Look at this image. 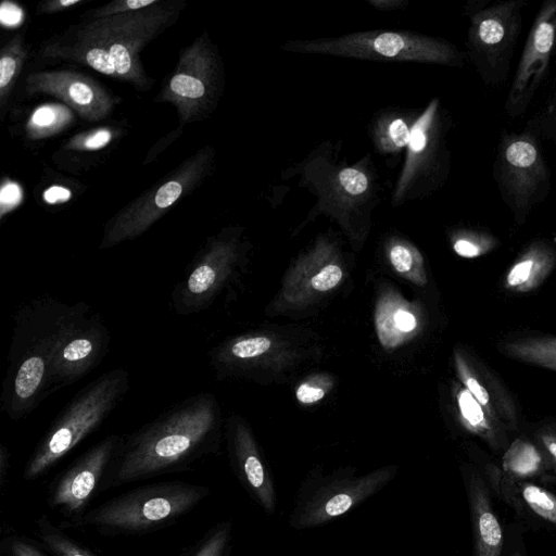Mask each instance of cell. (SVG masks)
<instances>
[{
  "label": "cell",
  "instance_id": "6da1fadb",
  "mask_svg": "<svg viewBox=\"0 0 556 556\" xmlns=\"http://www.w3.org/2000/svg\"><path fill=\"white\" fill-rule=\"evenodd\" d=\"M90 308L83 301L70 305L41 296L16 309L0 394V408L8 418L20 421L47 397L73 384L71 343Z\"/></svg>",
  "mask_w": 556,
  "mask_h": 556
},
{
  "label": "cell",
  "instance_id": "7a4b0ae2",
  "mask_svg": "<svg viewBox=\"0 0 556 556\" xmlns=\"http://www.w3.org/2000/svg\"><path fill=\"white\" fill-rule=\"evenodd\" d=\"M213 394L189 395L137 430L121 435L99 493L126 483L192 470L219 447Z\"/></svg>",
  "mask_w": 556,
  "mask_h": 556
},
{
  "label": "cell",
  "instance_id": "3957f363",
  "mask_svg": "<svg viewBox=\"0 0 556 556\" xmlns=\"http://www.w3.org/2000/svg\"><path fill=\"white\" fill-rule=\"evenodd\" d=\"M177 14L174 5L159 2L136 12L91 18L49 43L42 53L88 65L102 75L146 89L149 81L139 53Z\"/></svg>",
  "mask_w": 556,
  "mask_h": 556
},
{
  "label": "cell",
  "instance_id": "277c9868",
  "mask_svg": "<svg viewBox=\"0 0 556 556\" xmlns=\"http://www.w3.org/2000/svg\"><path fill=\"white\" fill-rule=\"evenodd\" d=\"M211 494L207 486L180 480L146 484L111 497L61 528L91 529L102 535H143L165 529Z\"/></svg>",
  "mask_w": 556,
  "mask_h": 556
},
{
  "label": "cell",
  "instance_id": "5b68a950",
  "mask_svg": "<svg viewBox=\"0 0 556 556\" xmlns=\"http://www.w3.org/2000/svg\"><path fill=\"white\" fill-rule=\"evenodd\" d=\"M129 372L114 368L80 389L52 420L27 459L23 479L47 473L83 440L97 431L130 389Z\"/></svg>",
  "mask_w": 556,
  "mask_h": 556
},
{
  "label": "cell",
  "instance_id": "8992f818",
  "mask_svg": "<svg viewBox=\"0 0 556 556\" xmlns=\"http://www.w3.org/2000/svg\"><path fill=\"white\" fill-rule=\"evenodd\" d=\"M494 178L503 201L515 219L522 223L531 210L545 200L551 188V172L539 138L528 129L502 132Z\"/></svg>",
  "mask_w": 556,
  "mask_h": 556
},
{
  "label": "cell",
  "instance_id": "52a82bcc",
  "mask_svg": "<svg viewBox=\"0 0 556 556\" xmlns=\"http://www.w3.org/2000/svg\"><path fill=\"white\" fill-rule=\"evenodd\" d=\"M525 5V0L483 2L471 17L469 41L472 59L488 86H500L508 77Z\"/></svg>",
  "mask_w": 556,
  "mask_h": 556
},
{
  "label": "cell",
  "instance_id": "ba28073f",
  "mask_svg": "<svg viewBox=\"0 0 556 556\" xmlns=\"http://www.w3.org/2000/svg\"><path fill=\"white\" fill-rule=\"evenodd\" d=\"M207 155L204 150L189 159L164 182L155 186L116 214L105 226L99 249H109L134 240L155 223L184 193L204 176Z\"/></svg>",
  "mask_w": 556,
  "mask_h": 556
},
{
  "label": "cell",
  "instance_id": "9c48e42d",
  "mask_svg": "<svg viewBox=\"0 0 556 556\" xmlns=\"http://www.w3.org/2000/svg\"><path fill=\"white\" fill-rule=\"evenodd\" d=\"M119 434H109L76 458L48 488L47 504L71 522L81 517L99 493L104 475L119 443Z\"/></svg>",
  "mask_w": 556,
  "mask_h": 556
},
{
  "label": "cell",
  "instance_id": "30bf717a",
  "mask_svg": "<svg viewBox=\"0 0 556 556\" xmlns=\"http://www.w3.org/2000/svg\"><path fill=\"white\" fill-rule=\"evenodd\" d=\"M556 51V0H546L538 11L525 42L504 109L508 116L526 112L544 81Z\"/></svg>",
  "mask_w": 556,
  "mask_h": 556
},
{
  "label": "cell",
  "instance_id": "8fae6325",
  "mask_svg": "<svg viewBox=\"0 0 556 556\" xmlns=\"http://www.w3.org/2000/svg\"><path fill=\"white\" fill-rule=\"evenodd\" d=\"M393 473L383 469L357 479L321 482L298 503L290 523L303 530L329 522L382 489Z\"/></svg>",
  "mask_w": 556,
  "mask_h": 556
},
{
  "label": "cell",
  "instance_id": "7c38bea8",
  "mask_svg": "<svg viewBox=\"0 0 556 556\" xmlns=\"http://www.w3.org/2000/svg\"><path fill=\"white\" fill-rule=\"evenodd\" d=\"M231 260L232 251L228 243L220 239L208 240L172 291L174 312L188 316L207 308L229 271Z\"/></svg>",
  "mask_w": 556,
  "mask_h": 556
},
{
  "label": "cell",
  "instance_id": "4fadbf2b",
  "mask_svg": "<svg viewBox=\"0 0 556 556\" xmlns=\"http://www.w3.org/2000/svg\"><path fill=\"white\" fill-rule=\"evenodd\" d=\"M28 93H43L60 99L88 122L106 117L116 101L92 77L71 71L35 72L25 81Z\"/></svg>",
  "mask_w": 556,
  "mask_h": 556
},
{
  "label": "cell",
  "instance_id": "5bb4252c",
  "mask_svg": "<svg viewBox=\"0 0 556 556\" xmlns=\"http://www.w3.org/2000/svg\"><path fill=\"white\" fill-rule=\"evenodd\" d=\"M212 60L203 38H199L180 55L175 72L161 98L176 106L186 123L204 112L208 99Z\"/></svg>",
  "mask_w": 556,
  "mask_h": 556
},
{
  "label": "cell",
  "instance_id": "9a60e30c",
  "mask_svg": "<svg viewBox=\"0 0 556 556\" xmlns=\"http://www.w3.org/2000/svg\"><path fill=\"white\" fill-rule=\"evenodd\" d=\"M229 448L235 473L249 494L266 510L276 508L274 484L261 462L249 435L238 426L229 429Z\"/></svg>",
  "mask_w": 556,
  "mask_h": 556
},
{
  "label": "cell",
  "instance_id": "2e32d148",
  "mask_svg": "<svg viewBox=\"0 0 556 556\" xmlns=\"http://www.w3.org/2000/svg\"><path fill=\"white\" fill-rule=\"evenodd\" d=\"M470 502L477 540V556H501L503 530L481 482H471Z\"/></svg>",
  "mask_w": 556,
  "mask_h": 556
},
{
  "label": "cell",
  "instance_id": "e0dca14e",
  "mask_svg": "<svg viewBox=\"0 0 556 556\" xmlns=\"http://www.w3.org/2000/svg\"><path fill=\"white\" fill-rule=\"evenodd\" d=\"M35 527L39 545L51 556H97L87 546L67 535L63 528L54 525L46 514L36 519Z\"/></svg>",
  "mask_w": 556,
  "mask_h": 556
},
{
  "label": "cell",
  "instance_id": "ac0fdd59",
  "mask_svg": "<svg viewBox=\"0 0 556 556\" xmlns=\"http://www.w3.org/2000/svg\"><path fill=\"white\" fill-rule=\"evenodd\" d=\"M503 351L516 359L556 371V337H531L505 343Z\"/></svg>",
  "mask_w": 556,
  "mask_h": 556
},
{
  "label": "cell",
  "instance_id": "d6986e66",
  "mask_svg": "<svg viewBox=\"0 0 556 556\" xmlns=\"http://www.w3.org/2000/svg\"><path fill=\"white\" fill-rule=\"evenodd\" d=\"M73 121V114L65 104L48 103L38 106L31 114L26 130L30 139L52 136Z\"/></svg>",
  "mask_w": 556,
  "mask_h": 556
},
{
  "label": "cell",
  "instance_id": "ffe728a7",
  "mask_svg": "<svg viewBox=\"0 0 556 556\" xmlns=\"http://www.w3.org/2000/svg\"><path fill=\"white\" fill-rule=\"evenodd\" d=\"M26 49L20 36L12 38L1 50L0 104L3 108L26 58Z\"/></svg>",
  "mask_w": 556,
  "mask_h": 556
},
{
  "label": "cell",
  "instance_id": "44dd1931",
  "mask_svg": "<svg viewBox=\"0 0 556 556\" xmlns=\"http://www.w3.org/2000/svg\"><path fill=\"white\" fill-rule=\"evenodd\" d=\"M541 465L542 458L536 448L519 440L510 446L503 459L504 469L520 478L535 475Z\"/></svg>",
  "mask_w": 556,
  "mask_h": 556
},
{
  "label": "cell",
  "instance_id": "7402d4cb",
  "mask_svg": "<svg viewBox=\"0 0 556 556\" xmlns=\"http://www.w3.org/2000/svg\"><path fill=\"white\" fill-rule=\"evenodd\" d=\"M230 542L231 523L222 521L203 534L188 556H228Z\"/></svg>",
  "mask_w": 556,
  "mask_h": 556
},
{
  "label": "cell",
  "instance_id": "603a6c76",
  "mask_svg": "<svg viewBox=\"0 0 556 556\" xmlns=\"http://www.w3.org/2000/svg\"><path fill=\"white\" fill-rule=\"evenodd\" d=\"M539 139L556 142V81L547 101L529 121L527 128Z\"/></svg>",
  "mask_w": 556,
  "mask_h": 556
},
{
  "label": "cell",
  "instance_id": "cb8c5ba5",
  "mask_svg": "<svg viewBox=\"0 0 556 556\" xmlns=\"http://www.w3.org/2000/svg\"><path fill=\"white\" fill-rule=\"evenodd\" d=\"M521 494L532 511L546 521L556 523V495L532 483H526Z\"/></svg>",
  "mask_w": 556,
  "mask_h": 556
},
{
  "label": "cell",
  "instance_id": "d4e9b609",
  "mask_svg": "<svg viewBox=\"0 0 556 556\" xmlns=\"http://www.w3.org/2000/svg\"><path fill=\"white\" fill-rule=\"evenodd\" d=\"M457 400L463 419L468 428L477 433H488L490 426L485 418L483 407L472 394L467 389H463L458 393Z\"/></svg>",
  "mask_w": 556,
  "mask_h": 556
},
{
  "label": "cell",
  "instance_id": "484cf974",
  "mask_svg": "<svg viewBox=\"0 0 556 556\" xmlns=\"http://www.w3.org/2000/svg\"><path fill=\"white\" fill-rule=\"evenodd\" d=\"M546 253L542 245H533L528 254L518 263H516L507 275V283L510 287H519L526 283L533 270L538 267V263Z\"/></svg>",
  "mask_w": 556,
  "mask_h": 556
},
{
  "label": "cell",
  "instance_id": "4316f807",
  "mask_svg": "<svg viewBox=\"0 0 556 556\" xmlns=\"http://www.w3.org/2000/svg\"><path fill=\"white\" fill-rule=\"evenodd\" d=\"M40 545L21 535H9L2 540L1 553L7 556H47Z\"/></svg>",
  "mask_w": 556,
  "mask_h": 556
},
{
  "label": "cell",
  "instance_id": "83f0119b",
  "mask_svg": "<svg viewBox=\"0 0 556 556\" xmlns=\"http://www.w3.org/2000/svg\"><path fill=\"white\" fill-rule=\"evenodd\" d=\"M159 2V0H116L94 12L92 18L136 12L150 8Z\"/></svg>",
  "mask_w": 556,
  "mask_h": 556
},
{
  "label": "cell",
  "instance_id": "f1b7e54d",
  "mask_svg": "<svg viewBox=\"0 0 556 556\" xmlns=\"http://www.w3.org/2000/svg\"><path fill=\"white\" fill-rule=\"evenodd\" d=\"M113 132L108 128L97 129L84 137L74 139L68 146L79 150H99L108 146L112 140Z\"/></svg>",
  "mask_w": 556,
  "mask_h": 556
},
{
  "label": "cell",
  "instance_id": "f546056e",
  "mask_svg": "<svg viewBox=\"0 0 556 556\" xmlns=\"http://www.w3.org/2000/svg\"><path fill=\"white\" fill-rule=\"evenodd\" d=\"M492 238L482 235L473 239L459 238L454 243L455 252L463 257H476L490 247Z\"/></svg>",
  "mask_w": 556,
  "mask_h": 556
},
{
  "label": "cell",
  "instance_id": "4dcf8cb0",
  "mask_svg": "<svg viewBox=\"0 0 556 556\" xmlns=\"http://www.w3.org/2000/svg\"><path fill=\"white\" fill-rule=\"evenodd\" d=\"M22 201V189L14 181L3 182L0 191V218L14 210Z\"/></svg>",
  "mask_w": 556,
  "mask_h": 556
},
{
  "label": "cell",
  "instance_id": "1f68e13d",
  "mask_svg": "<svg viewBox=\"0 0 556 556\" xmlns=\"http://www.w3.org/2000/svg\"><path fill=\"white\" fill-rule=\"evenodd\" d=\"M403 48V38L393 33L381 34L374 41V49L379 54L388 58L395 56Z\"/></svg>",
  "mask_w": 556,
  "mask_h": 556
},
{
  "label": "cell",
  "instance_id": "d6a6232c",
  "mask_svg": "<svg viewBox=\"0 0 556 556\" xmlns=\"http://www.w3.org/2000/svg\"><path fill=\"white\" fill-rule=\"evenodd\" d=\"M341 278V268L337 265H328L312 278L311 283L318 291H328L337 286Z\"/></svg>",
  "mask_w": 556,
  "mask_h": 556
},
{
  "label": "cell",
  "instance_id": "836d02e7",
  "mask_svg": "<svg viewBox=\"0 0 556 556\" xmlns=\"http://www.w3.org/2000/svg\"><path fill=\"white\" fill-rule=\"evenodd\" d=\"M339 180L343 188L351 194H361L367 189L366 176L354 169L345 168L339 174Z\"/></svg>",
  "mask_w": 556,
  "mask_h": 556
},
{
  "label": "cell",
  "instance_id": "e575fe53",
  "mask_svg": "<svg viewBox=\"0 0 556 556\" xmlns=\"http://www.w3.org/2000/svg\"><path fill=\"white\" fill-rule=\"evenodd\" d=\"M459 371L466 389L482 406H489L490 396L485 388L468 372L464 365H459Z\"/></svg>",
  "mask_w": 556,
  "mask_h": 556
},
{
  "label": "cell",
  "instance_id": "d590c367",
  "mask_svg": "<svg viewBox=\"0 0 556 556\" xmlns=\"http://www.w3.org/2000/svg\"><path fill=\"white\" fill-rule=\"evenodd\" d=\"M24 18L23 10L11 1H3L0 8V21L4 27H16Z\"/></svg>",
  "mask_w": 556,
  "mask_h": 556
},
{
  "label": "cell",
  "instance_id": "8d00e7d4",
  "mask_svg": "<svg viewBox=\"0 0 556 556\" xmlns=\"http://www.w3.org/2000/svg\"><path fill=\"white\" fill-rule=\"evenodd\" d=\"M390 260L399 273H406L410 269L413 257L410 252L403 245H395L390 252Z\"/></svg>",
  "mask_w": 556,
  "mask_h": 556
},
{
  "label": "cell",
  "instance_id": "74e56055",
  "mask_svg": "<svg viewBox=\"0 0 556 556\" xmlns=\"http://www.w3.org/2000/svg\"><path fill=\"white\" fill-rule=\"evenodd\" d=\"M431 113L432 112H430V114H426L419 121V123H417V125L414 127V129L410 132L409 147L415 152H419V151L424 150V148L427 143L425 127L428 124V122L430 121Z\"/></svg>",
  "mask_w": 556,
  "mask_h": 556
},
{
  "label": "cell",
  "instance_id": "f35d334b",
  "mask_svg": "<svg viewBox=\"0 0 556 556\" xmlns=\"http://www.w3.org/2000/svg\"><path fill=\"white\" fill-rule=\"evenodd\" d=\"M389 135L397 147H404L410 141V131L402 119H395L390 124Z\"/></svg>",
  "mask_w": 556,
  "mask_h": 556
},
{
  "label": "cell",
  "instance_id": "ab89813d",
  "mask_svg": "<svg viewBox=\"0 0 556 556\" xmlns=\"http://www.w3.org/2000/svg\"><path fill=\"white\" fill-rule=\"evenodd\" d=\"M71 197V190L62 186H52L43 192V200L50 204L66 202Z\"/></svg>",
  "mask_w": 556,
  "mask_h": 556
},
{
  "label": "cell",
  "instance_id": "60d3db41",
  "mask_svg": "<svg viewBox=\"0 0 556 556\" xmlns=\"http://www.w3.org/2000/svg\"><path fill=\"white\" fill-rule=\"evenodd\" d=\"M325 395L320 388H314L308 384H302L296 390V397L301 403L311 404L319 401Z\"/></svg>",
  "mask_w": 556,
  "mask_h": 556
},
{
  "label": "cell",
  "instance_id": "b9f144b4",
  "mask_svg": "<svg viewBox=\"0 0 556 556\" xmlns=\"http://www.w3.org/2000/svg\"><path fill=\"white\" fill-rule=\"evenodd\" d=\"M394 325L396 328L403 332H409L416 328V318L415 316L405 311V309H399L394 314Z\"/></svg>",
  "mask_w": 556,
  "mask_h": 556
},
{
  "label": "cell",
  "instance_id": "7bdbcfd3",
  "mask_svg": "<svg viewBox=\"0 0 556 556\" xmlns=\"http://www.w3.org/2000/svg\"><path fill=\"white\" fill-rule=\"evenodd\" d=\"M11 454L4 443H0V486L4 488L10 471Z\"/></svg>",
  "mask_w": 556,
  "mask_h": 556
},
{
  "label": "cell",
  "instance_id": "ee69618b",
  "mask_svg": "<svg viewBox=\"0 0 556 556\" xmlns=\"http://www.w3.org/2000/svg\"><path fill=\"white\" fill-rule=\"evenodd\" d=\"M81 2V0H55V1H49L43 4L41 11L42 12H55L59 10H63L70 7H73L75 4H78Z\"/></svg>",
  "mask_w": 556,
  "mask_h": 556
},
{
  "label": "cell",
  "instance_id": "f6af8a7d",
  "mask_svg": "<svg viewBox=\"0 0 556 556\" xmlns=\"http://www.w3.org/2000/svg\"><path fill=\"white\" fill-rule=\"evenodd\" d=\"M543 442L548 453L556 459V439L545 438Z\"/></svg>",
  "mask_w": 556,
  "mask_h": 556
},
{
  "label": "cell",
  "instance_id": "bcb514c9",
  "mask_svg": "<svg viewBox=\"0 0 556 556\" xmlns=\"http://www.w3.org/2000/svg\"><path fill=\"white\" fill-rule=\"evenodd\" d=\"M513 556H520V554L519 553H515Z\"/></svg>",
  "mask_w": 556,
  "mask_h": 556
},
{
  "label": "cell",
  "instance_id": "7dc6e473",
  "mask_svg": "<svg viewBox=\"0 0 556 556\" xmlns=\"http://www.w3.org/2000/svg\"><path fill=\"white\" fill-rule=\"evenodd\" d=\"M0 556H7V555H5V554H3V553H1V555H0Z\"/></svg>",
  "mask_w": 556,
  "mask_h": 556
}]
</instances>
